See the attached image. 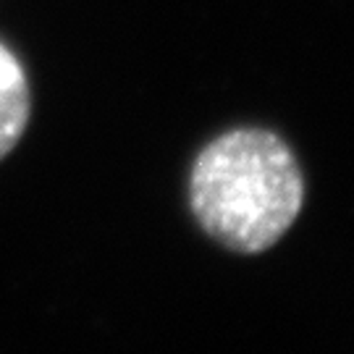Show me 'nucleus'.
<instances>
[{
  "instance_id": "f257e3e1",
  "label": "nucleus",
  "mask_w": 354,
  "mask_h": 354,
  "mask_svg": "<svg viewBox=\"0 0 354 354\" xmlns=\"http://www.w3.org/2000/svg\"><path fill=\"white\" fill-rule=\"evenodd\" d=\"M304 203L297 158L266 129H236L210 142L194 160L189 205L218 244L241 254L270 250Z\"/></svg>"
},
{
  "instance_id": "f03ea898",
  "label": "nucleus",
  "mask_w": 354,
  "mask_h": 354,
  "mask_svg": "<svg viewBox=\"0 0 354 354\" xmlns=\"http://www.w3.org/2000/svg\"><path fill=\"white\" fill-rule=\"evenodd\" d=\"M29 84L21 64L0 42V160L16 147L29 121Z\"/></svg>"
}]
</instances>
